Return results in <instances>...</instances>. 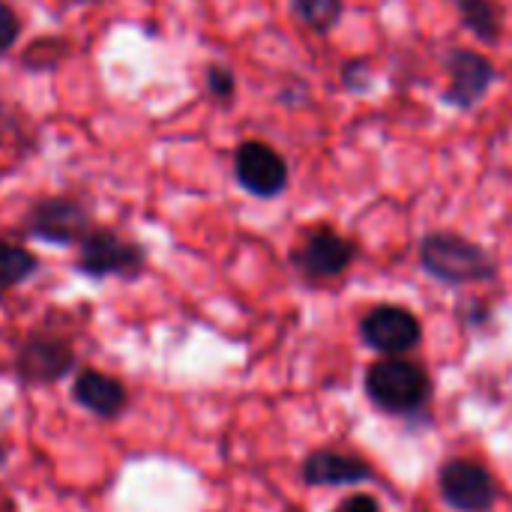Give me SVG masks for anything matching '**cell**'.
<instances>
[{
  "label": "cell",
  "instance_id": "5",
  "mask_svg": "<svg viewBox=\"0 0 512 512\" xmlns=\"http://www.w3.org/2000/svg\"><path fill=\"white\" fill-rule=\"evenodd\" d=\"M27 231L45 243H81L90 234V213L75 198H45L27 216Z\"/></svg>",
  "mask_w": 512,
  "mask_h": 512
},
{
  "label": "cell",
  "instance_id": "4",
  "mask_svg": "<svg viewBox=\"0 0 512 512\" xmlns=\"http://www.w3.org/2000/svg\"><path fill=\"white\" fill-rule=\"evenodd\" d=\"M441 495L453 510L489 512L498 501V486L483 465L453 459L441 468Z\"/></svg>",
  "mask_w": 512,
  "mask_h": 512
},
{
  "label": "cell",
  "instance_id": "14",
  "mask_svg": "<svg viewBox=\"0 0 512 512\" xmlns=\"http://www.w3.org/2000/svg\"><path fill=\"white\" fill-rule=\"evenodd\" d=\"M36 267L39 264H36V258L27 249L0 240V288H9V285L24 282L27 276H33Z\"/></svg>",
  "mask_w": 512,
  "mask_h": 512
},
{
  "label": "cell",
  "instance_id": "7",
  "mask_svg": "<svg viewBox=\"0 0 512 512\" xmlns=\"http://www.w3.org/2000/svg\"><path fill=\"white\" fill-rule=\"evenodd\" d=\"M420 321L402 306H378L363 318V339L381 354H405L420 342Z\"/></svg>",
  "mask_w": 512,
  "mask_h": 512
},
{
  "label": "cell",
  "instance_id": "3",
  "mask_svg": "<svg viewBox=\"0 0 512 512\" xmlns=\"http://www.w3.org/2000/svg\"><path fill=\"white\" fill-rule=\"evenodd\" d=\"M144 267V252L117 237L114 231H93L81 240V255H78V270L93 276V279H105V276H135Z\"/></svg>",
  "mask_w": 512,
  "mask_h": 512
},
{
  "label": "cell",
  "instance_id": "19",
  "mask_svg": "<svg viewBox=\"0 0 512 512\" xmlns=\"http://www.w3.org/2000/svg\"><path fill=\"white\" fill-rule=\"evenodd\" d=\"M3 456H6V453H3V447H0V465H3Z\"/></svg>",
  "mask_w": 512,
  "mask_h": 512
},
{
  "label": "cell",
  "instance_id": "16",
  "mask_svg": "<svg viewBox=\"0 0 512 512\" xmlns=\"http://www.w3.org/2000/svg\"><path fill=\"white\" fill-rule=\"evenodd\" d=\"M15 39H18V15L12 12V6L0 0V54L12 48Z\"/></svg>",
  "mask_w": 512,
  "mask_h": 512
},
{
  "label": "cell",
  "instance_id": "17",
  "mask_svg": "<svg viewBox=\"0 0 512 512\" xmlns=\"http://www.w3.org/2000/svg\"><path fill=\"white\" fill-rule=\"evenodd\" d=\"M207 87H210L213 96L228 99V96L234 93V75H231L228 69H222V66H210V72H207Z\"/></svg>",
  "mask_w": 512,
  "mask_h": 512
},
{
  "label": "cell",
  "instance_id": "6",
  "mask_svg": "<svg viewBox=\"0 0 512 512\" xmlns=\"http://www.w3.org/2000/svg\"><path fill=\"white\" fill-rule=\"evenodd\" d=\"M234 171H237L240 186L258 198H273L288 186L285 159L264 141L240 144V150L234 156Z\"/></svg>",
  "mask_w": 512,
  "mask_h": 512
},
{
  "label": "cell",
  "instance_id": "9",
  "mask_svg": "<svg viewBox=\"0 0 512 512\" xmlns=\"http://www.w3.org/2000/svg\"><path fill=\"white\" fill-rule=\"evenodd\" d=\"M303 477L312 486H351V483L369 480L372 477V468L363 459H354L348 453L321 450V453H315V456L306 459Z\"/></svg>",
  "mask_w": 512,
  "mask_h": 512
},
{
  "label": "cell",
  "instance_id": "1",
  "mask_svg": "<svg viewBox=\"0 0 512 512\" xmlns=\"http://www.w3.org/2000/svg\"><path fill=\"white\" fill-rule=\"evenodd\" d=\"M366 393L384 411L411 414V411H417V408H423L429 402L432 381L417 363L390 357V360H381V363H375L369 369Z\"/></svg>",
  "mask_w": 512,
  "mask_h": 512
},
{
  "label": "cell",
  "instance_id": "13",
  "mask_svg": "<svg viewBox=\"0 0 512 512\" xmlns=\"http://www.w3.org/2000/svg\"><path fill=\"white\" fill-rule=\"evenodd\" d=\"M465 24L486 42L498 39L501 33V9L492 0H462Z\"/></svg>",
  "mask_w": 512,
  "mask_h": 512
},
{
  "label": "cell",
  "instance_id": "10",
  "mask_svg": "<svg viewBox=\"0 0 512 512\" xmlns=\"http://www.w3.org/2000/svg\"><path fill=\"white\" fill-rule=\"evenodd\" d=\"M450 75H453V81H450L447 99L456 105H474L489 90L495 69L486 57L471 54V51H459L450 60Z\"/></svg>",
  "mask_w": 512,
  "mask_h": 512
},
{
  "label": "cell",
  "instance_id": "18",
  "mask_svg": "<svg viewBox=\"0 0 512 512\" xmlns=\"http://www.w3.org/2000/svg\"><path fill=\"white\" fill-rule=\"evenodd\" d=\"M336 512H381V510H378L375 498H369V495H354V498H348L345 504H339Z\"/></svg>",
  "mask_w": 512,
  "mask_h": 512
},
{
  "label": "cell",
  "instance_id": "12",
  "mask_svg": "<svg viewBox=\"0 0 512 512\" xmlns=\"http://www.w3.org/2000/svg\"><path fill=\"white\" fill-rule=\"evenodd\" d=\"M72 363V354L60 342L36 339L21 351V375L30 381H51L60 378Z\"/></svg>",
  "mask_w": 512,
  "mask_h": 512
},
{
  "label": "cell",
  "instance_id": "8",
  "mask_svg": "<svg viewBox=\"0 0 512 512\" xmlns=\"http://www.w3.org/2000/svg\"><path fill=\"white\" fill-rule=\"evenodd\" d=\"M354 255H357V246L348 237H342L330 228H321V231H312L306 237V243L294 252V264L306 276L330 279V276H339L342 270H348Z\"/></svg>",
  "mask_w": 512,
  "mask_h": 512
},
{
  "label": "cell",
  "instance_id": "11",
  "mask_svg": "<svg viewBox=\"0 0 512 512\" xmlns=\"http://www.w3.org/2000/svg\"><path fill=\"white\" fill-rule=\"evenodd\" d=\"M75 399L99 417H114L123 408L126 393L114 378H108L102 372H84L75 381Z\"/></svg>",
  "mask_w": 512,
  "mask_h": 512
},
{
  "label": "cell",
  "instance_id": "2",
  "mask_svg": "<svg viewBox=\"0 0 512 512\" xmlns=\"http://www.w3.org/2000/svg\"><path fill=\"white\" fill-rule=\"evenodd\" d=\"M423 267L444 282L465 285V282H483L495 273L492 258L471 240L456 234H432L423 243Z\"/></svg>",
  "mask_w": 512,
  "mask_h": 512
},
{
  "label": "cell",
  "instance_id": "15",
  "mask_svg": "<svg viewBox=\"0 0 512 512\" xmlns=\"http://www.w3.org/2000/svg\"><path fill=\"white\" fill-rule=\"evenodd\" d=\"M294 12L312 30H330L342 18V0H294Z\"/></svg>",
  "mask_w": 512,
  "mask_h": 512
}]
</instances>
